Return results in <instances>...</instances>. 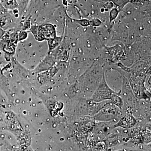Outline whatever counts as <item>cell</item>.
Instances as JSON below:
<instances>
[{
	"label": "cell",
	"mask_w": 151,
	"mask_h": 151,
	"mask_svg": "<svg viewBox=\"0 0 151 151\" xmlns=\"http://www.w3.org/2000/svg\"><path fill=\"white\" fill-rule=\"evenodd\" d=\"M47 41V43H48V48L50 50H51L55 48L57 46L58 44L59 43L58 38H56V37L52 39L49 40Z\"/></svg>",
	"instance_id": "6"
},
{
	"label": "cell",
	"mask_w": 151,
	"mask_h": 151,
	"mask_svg": "<svg viewBox=\"0 0 151 151\" xmlns=\"http://www.w3.org/2000/svg\"><path fill=\"white\" fill-rule=\"evenodd\" d=\"M31 32L36 39L40 41L49 40L56 37L55 28L50 24L32 26Z\"/></svg>",
	"instance_id": "1"
},
{
	"label": "cell",
	"mask_w": 151,
	"mask_h": 151,
	"mask_svg": "<svg viewBox=\"0 0 151 151\" xmlns=\"http://www.w3.org/2000/svg\"><path fill=\"white\" fill-rule=\"evenodd\" d=\"M136 123L137 120L134 116L131 114H127L114 125V128L120 127L125 129H130L134 126Z\"/></svg>",
	"instance_id": "4"
},
{
	"label": "cell",
	"mask_w": 151,
	"mask_h": 151,
	"mask_svg": "<svg viewBox=\"0 0 151 151\" xmlns=\"http://www.w3.org/2000/svg\"><path fill=\"white\" fill-rule=\"evenodd\" d=\"M112 12H111V14H110V20H111V22L112 20L114 19L116 17H117V15H118V13L117 12V10H116V11H112Z\"/></svg>",
	"instance_id": "8"
},
{
	"label": "cell",
	"mask_w": 151,
	"mask_h": 151,
	"mask_svg": "<svg viewBox=\"0 0 151 151\" xmlns=\"http://www.w3.org/2000/svg\"><path fill=\"white\" fill-rule=\"evenodd\" d=\"M116 92L109 87L107 84L103 74L100 84L92 96V100L95 103H100L106 100H110L111 95Z\"/></svg>",
	"instance_id": "3"
},
{
	"label": "cell",
	"mask_w": 151,
	"mask_h": 151,
	"mask_svg": "<svg viewBox=\"0 0 151 151\" xmlns=\"http://www.w3.org/2000/svg\"><path fill=\"white\" fill-rule=\"evenodd\" d=\"M117 93H116L112 94L110 100L116 107H118L120 109H122L124 104L123 99L119 95H117Z\"/></svg>",
	"instance_id": "5"
},
{
	"label": "cell",
	"mask_w": 151,
	"mask_h": 151,
	"mask_svg": "<svg viewBox=\"0 0 151 151\" xmlns=\"http://www.w3.org/2000/svg\"><path fill=\"white\" fill-rule=\"evenodd\" d=\"M17 32L5 33L0 40V48L8 54H13L19 41Z\"/></svg>",
	"instance_id": "2"
},
{
	"label": "cell",
	"mask_w": 151,
	"mask_h": 151,
	"mask_svg": "<svg viewBox=\"0 0 151 151\" xmlns=\"http://www.w3.org/2000/svg\"><path fill=\"white\" fill-rule=\"evenodd\" d=\"M27 33L25 32L24 31L21 32L19 34V41L24 40L27 37Z\"/></svg>",
	"instance_id": "7"
}]
</instances>
